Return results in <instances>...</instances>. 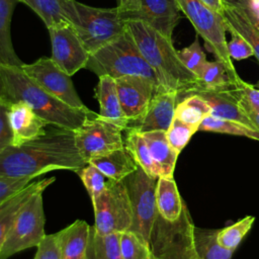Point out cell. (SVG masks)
<instances>
[{"label":"cell","instance_id":"6da1fadb","mask_svg":"<svg viewBox=\"0 0 259 259\" xmlns=\"http://www.w3.org/2000/svg\"><path fill=\"white\" fill-rule=\"evenodd\" d=\"M87 163L79 154L74 131L56 127L20 146L0 153V176L34 177L53 170L77 172Z\"/></svg>","mask_w":259,"mask_h":259},{"label":"cell","instance_id":"7a4b0ae2","mask_svg":"<svg viewBox=\"0 0 259 259\" xmlns=\"http://www.w3.org/2000/svg\"><path fill=\"white\" fill-rule=\"evenodd\" d=\"M0 77L6 99L26 103L48 124L76 131L93 112L66 104L28 77L21 67L0 64Z\"/></svg>","mask_w":259,"mask_h":259},{"label":"cell","instance_id":"3957f363","mask_svg":"<svg viewBox=\"0 0 259 259\" xmlns=\"http://www.w3.org/2000/svg\"><path fill=\"white\" fill-rule=\"evenodd\" d=\"M127 28L166 90L177 91L180 98L200 85L199 79L181 62L171 38L141 20H127Z\"/></svg>","mask_w":259,"mask_h":259},{"label":"cell","instance_id":"277c9868","mask_svg":"<svg viewBox=\"0 0 259 259\" xmlns=\"http://www.w3.org/2000/svg\"><path fill=\"white\" fill-rule=\"evenodd\" d=\"M85 69L98 77L103 75L113 79L125 76L140 77L153 83L158 91L166 90L154 69L142 55L127 24L123 33L89 55Z\"/></svg>","mask_w":259,"mask_h":259},{"label":"cell","instance_id":"5b68a950","mask_svg":"<svg viewBox=\"0 0 259 259\" xmlns=\"http://www.w3.org/2000/svg\"><path fill=\"white\" fill-rule=\"evenodd\" d=\"M63 11L89 54L113 40L126 29L127 21L115 8H96L76 0H60Z\"/></svg>","mask_w":259,"mask_h":259},{"label":"cell","instance_id":"8992f818","mask_svg":"<svg viewBox=\"0 0 259 259\" xmlns=\"http://www.w3.org/2000/svg\"><path fill=\"white\" fill-rule=\"evenodd\" d=\"M176 2L180 11L193 25L197 35L202 37L207 50L225 65L230 77L234 80L240 78L228 53L227 27L223 16L201 0H176Z\"/></svg>","mask_w":259,"mask_h":259},{"label":"cell","instance_id":"52a82bcc","mask_svg":"<svg viewBox=\"0 0 259 259\" xmlns=\"http://www.w3.org/2000/svg\"><path fill=\"white\" fill-rule=\"evenodd\" d=\"M46 188L37 190L19 210L1 248L0 259L31 247H37L46 237L45 210L42 194Z\"/></svg>","mask_w":259,"mask_h":259},{"label":"cell","instance_id":"ba28073f","mask_svg":"<svg viewBox=\"0 0 259 259\" xmlns=\"http://www.w3.org/2000/svg\"><path fill=\"white\" fill-rule=\"evenodd\" d=\"M193 226L185 202L180 218L173 223L158 215L150 243L155 259H199L193 246Z\"/></svg>","mask_w":259,"mask_h":259},{"label":"cell","instance_id":"9c48e42d","mask_svg":"<svg viewBox=\"0 0 259 259\" xmlns=\"http://www.w3.org/2000/svg\"><path fill=\"white\" fill-rule=\"evenodd\" d=\"M156 178L150 177L141 167L122 181L126 188L133 210V224L130 231L151 243L153 229L158 219L156 203Z\"/></svg>","mask_w":259,"mask_h":259},{"label":"cell","instance_id":"30bf717a","mask_svg":"<svg viewBox=\"0 0 259 259\" xmlns=\"http://www.w3.org/2000/svg\"><path fill=\"white\" fill-rule=\"evenodd\" d=\"M94 230L99 235L123 233L133 224V210L123 181L107 179L106 187L92 200Z\"/></svg>","mask_w":259,"mask_h":259},{"label":"cell","instance_id":"8fae6325","mask_svg":"<svg viewBox=\"0 0 259 259\" xmlns=\"http://www.w3.org/2000/svg\"><path fill=\"white\" fill-rule=\"evenodd\" d=\"M123 130L92 112L83 124L74 131L76 148L88 164L95 157L109 154L124 147Z\"/></svg>","mask_w":259,"mask_h":259},{"label":"cell","instance_id":"7c38bea8","mask_svg":"<svg viewBox=\"0 0 259 259\" xmlns=\"http://www.w3.org/2000/svg\"><path fill=\"white\" fill-rule=\"evenodd\" d=\"M22 71L48 92L79 109L87 108L79 97L71 76L64 72L52 58H39L31 64H23Z\"/></svg>","mask_w":259,"mask_h":259},{"label":"cell","instance_id":"4fadbf2b","mask_svg":"<svg viewBox=\"0 0 259 259\" xmlns=\"http://www.w3.org/2000/svg\"><path fill=\"white\" fill-rule=\"evenodd\" d=\"M52 59L69 76L85 68L89 53L70 22L59 23L48 27Z\"/></svg>","mask_w":259,"mask_h":259},{"label":"cell","instance_id":"5bb4252c","mask_svg":"<svg viewBox=\"0 0 259 259\" xmlns=\"http://www.w3.org/2000/svg\"><path fill=\"white\" fill-rule=\"evenodd\" d=\"M179 7L176 0H139L135 11L121 14L127 21L141 20L172 39V33L179 21Z\"/></svg>","mask_w":259,"mask_h":259},{"label":"cell","instance_id":"9a60e30c","mask_svg":"<svg viewBox=\"0 0 259 259\" xmlns=\"http://www.w3.org/2000/svg\"><path fill=\"white\" fill-rule=\"evenodd\" d=\"M115 82L119 102L128 122L141 118L155 93L159 92L153 83L140 77L125 76L115 79Z\"/></svg>","mask_w":259,"mask_h":259},{"label":"cell","instance_id":"2e32d148","mask_svg":"<svg viewBox=\"0 0 259 259\" xmlns=\"http://www.w3.org/2000/svg\"><path fill=\"white\" fill-rule=\"evenodd\" d=\"M178 101L179 94L177 91L163 90L155 93L144 115L137 120L130 121L127 127H133L140 133L167 132L174 119Z\"/></svg>","mask_w":259,"mask_h":259},{"label":"cell","instance_id":"e0dca14e","mask_svg":"<svg viewBox=\"0 0 259 259\" xmlns=\"http://www.w3.org/2000/svg\"><path fill=\"white\" fill-rule=\"evenodd\" d=\"M7 116L12 132L11 146H20L47 133L48 122L22 101L9 102Z\"/></svg>","mask_w":259,"mask_h":259},{"label":"cell","instance_id":"ac0fdd59","mask_svg":"<svg viewBox=\"0 0 259 259\" xmlns=\"http://www.w3.org/2000/svg\"><path fill=\"white\" fill-rule=\"evenodd\" d=\"M230 87L226 89H221V90H212V89H205L202 87H196L191 91H189L186 95L197 94L201 96L210 106L211 115L229 119V120L238 121L250 127L255 128L252 125L251 121L248 119V117L240 108L235 97L230 93V90H229Z\"/></svg>","mask_w":259,"mask_h":259},{"label":"cell","instance_id":"d6986e66","mask_svg":"<svg viewBox=\"0 0 259 259\" xmlns=\"http://www.w3.org/2000/svg\"><path fill=\"white\" fill-rule=\"evenodd\" d=\"M95 88V98L99 103V115L123 131L128 126V119L125 117L118 98L115 79L110 76H100Z\"/></svg>","mask_w":259,"mask_h":259},{"label":"cell","instance_id":"ffe728a7","mask_svg":"<svg viewBox=\"0 0 259 259\" xmlns=\"http://www.w3.org/2000/svg\"><path fill=\"white\" fill-rule=\"evenodd\" d=\"M55 177L44 178L41 180L32 181L17 193L10 196L0 204V248L11 229L19 210L23 207L26 201L41 188H48L54 181Z\"/></svg>","mask_w":259,"mask_h":259},{"label":"cell","instance_id":"44dd1931","mask_svg":"<svg viewBox=\"0 0 259 259\" xmlns=\"http://www.w3.org/2000/svg\"><path fill=\"white\" fill-rule=\"evenodd\" d=\"M90 226L77 220L57 233L61 259H86Z\"/></svg>","mask_w":259,"mask_h":259},{"label":"cell","instance_id":"7402d4cb","mask_svg":"<svg viewBox=\"0 0 259 259\" xmlns=\"http://www.w3.org/2000/svg\"><path fill=\"white\" fill-rule=\"evenodd\" d=\"M88 164L95 166L107 179L114 181H122L139 167L125 147L92 158Z\"/></svg>","mask_w":259,"mask_h":259},{"label":"cell","instance_id":"603a6c76","mask_svg":"<svg viewBox=\"0 0 259 259\" xmlns=\"http://www.w3.org/2000/svg\"><path fill=\"white\" fill-rule=\"evenodd\" d=\"M156 164L160 177H173L178 153L169 144L166 132L154 131L142 133Z\"/></svg>","mask_w":259,"mask_h":259},{"label":"cell","instance_id":"cb8c5ba5","mask_svg":"<svg viewBox=\"0 0 259 259\" xmlns=\"http://www.w3.org/2000/svg\"><path fill=\"white\" fill-rule=\"evenodd\" d=\"M223 18L227 30H233L243 36L251 46L254 56L259 62V30L245 11L236 4L223 1Z\"/></svg>","mask_w":259,"mask_h":259},{"label":"cell","instance_id":"d4e9b609","mask_svg":"<svg viewBox=\"0 0 259 259\" xmlns=\"http://www.w3.org/2000/svg\"><path fill=\"white\" fill-rule=\"evenodd\" d=\"M156 203L159 215L167 222L177 221L183 210L184 201L180 197L173 177H159L156 186Z\"/></svg>","mask_w":259,"mask_h":259},{"label":"cell","instance_id":"484cf974","mask_svg":"<svg viewBox=\"0 0 259 259\" xmlns=\"http://www.w3.org/2000/svg\"><path fill=\"white\" fill-rule=\"evenodd\" d=\"M19 0H0V64L21 67L11 38V19Z\"/></svg>","mask_w":259,"mask_h":259},{"label":"cell","instance_id":"4316f807","mask_svg":"<svg viewBox=\"0 0 259 259\" xmlns=\"http://www.w3.org/2000/svg\"><path fill=\"white\" fill-rule=\"evenodd\" d=\"M124 131H126V136L123 143L126 150L139 167H141L150 177L158 179L160 177L159 170L153 161L149 147L142 133L133 127H126Z\"/></svg>","mask_w":259,"mask_h":259},{"label":"cell","instance_id":"83f0119b","mask_svg":"<svg viewBox=\"0 0 259 259\" xmlns=\"http://www.w3.org/2000/svg\"><path fill=\"white\" fill-rule=\"evenodd\" d=\"M120 234L99 235L90 227L89 243L86 259H122L120 250Z\"/></svg>","mask_w":259,"mask_h":259},{"label":"cell","instance_id":"f1b7e54d","mask_svg":"<svg viewBox=\"0 0 259 259\" xmlns=\"http://www.w3.org/2000/svg\"><path fill=\"white\" fill-rule=\"evenodd\" d=\"M218 230H206L193 226L192 240L199 259H231L234 251L223 248L217 239Z\"/></svg>","mask_w":259,"mask_h":259},{"label":"cell","instance_id":"f546056e","mask_svg":"<svg viewBox=\"0 0 259 259\" xmlns=\"http://www.w3.org/2000/svg\"><path fill=\"white\" fill-rule=\"evenodd\" d=\"M229 90L252 125L259 132V90L241 78Z\"/></svg>","mask_w":259,"mask_h":259},{"label":"cell","instance_id":"4dcf8cb0","mask_svg":"<svg viewBox=\"0 0 259 259\" xmlns=\"http://www.w3.org/2000/svg\"><path fill=\"white\" fill-rule=\"evenodd\" d=\"M209 114H211V108L201 96L188 94L179 99L174 117L198 127L200 122Z\"/></svg>","mask_w":259,"mask_h":259},{"label":"cell","instance_id":"1f68e13d","mask_svg":"<svg viewBox=\"0 0 259 259\" xmlns=\"http://www.w3.org/2000/svg\"><path fill=\"white\" fill-rule=\"evenodd\" d=\"M198 131L241 136L259 142V132L257 130L250 127L246 124H243L241 122L217 117L211 114L207 115L200 122Z\"/></svg>","mask_w":259,"mask_h":259},{"label":"cell","instance_id":"d6a6232c","mask_svg":"<svg viewBox=\"0 0 259 259\" xmlns=\"http://www.w3.org/2000/svg\"><path fill=\"white\" fill-rule=\"evenodd\" d=\"M238 79L236 80L232 79L225 65L221 61L215 60V61L207 62L199 78L200 85L197 87H202L205 89H212V90H221V89L229 88Z\"/></svg>","mask_w":259,"mask_h":259},{"label":"cell","instance_id":"836d02e7","mask_svg":"<svg viewBox=\"0 0 259 259\" xmlns=\"http://www.w3.org/2000/svg\"><path fill=\"white\" fill-rule=\"evenodd\" d=\"M31 8L44 21L47 27L69 22L60 0H19Z\"/></svg>","mask_w":259,"mask_h":259},{"label":"cell","instance_id":"e575fe53","mask_svg":"<svg viewBox=\"0 0 259 259\" xmlns=\"http://www.w3.org/2000/svg\"><path fill=\"white\" fill-rule=\"evenodd\" d=\"M254 221V217L247 215L232 226L218 230L217 239L219 244L227 250L235 251L245 235L251 230Z\"/></svg>","mask_w":259,"mask_h":259},{"label":"cell","instance_id":"d590c367","mask_svg":"<svg viewBox=\"0 0 259 259\" xmlns=\"http://www.w3.org/2000/svg\"><path fill=\"white\" fill-rule=\"evenodd\" d=\"M122 259H155L151 245L133 231L120 234Z\"/></svg>","mask_w":259,"mask_h":259},{"label":"cell","instance_id":"8d00e7d4","mask_svg":"<svg viewBox=\"0 0 259 259\" xmlns=\"http://www.w3.org/2000/svg\"><path fill=\"white\" fill-rule=\"evenodd\" d=\"M177 53L184 66L199 79L208 61L200 47L198 37L196 36L190 46L177 51Z\"/></svg>","mask_w":259,"mask_h":259},{"label":"cell","instance_id":"74e56055","mask_svg":"<svg viewBox=\"0 0 259 259\" xmlns=\"http://www.w3.org/2000/svg\"><path fill=\"white\" fill-rule=\"evenodd\" d=\"M198 131L197 126L185 123L174 117L171 125L166 132V137L171 147L179 154L188 144L194 133Z\"/></svg>","mask_w":259,"mask_h":259},{"label":"cell","instance_id":"f35d334b","mask_svg":"<svg viewBox=\"0 0 259 259\" xmlns=\"http://www.w3.org/2000/svg\"><path fill=\"white\" fill-rule=\"evenodd\" d=\"M82 180L91 201L96 198L106 187V177L93 165L87 164L76 172Z\"/></svg>","mask_w":259,"mask_h":259},{"label":"cell","instance_id":"ab89813d","mask_svg":"<svg viewBox=\"0 0 259 259\" xmlns=\"http://www.w3.org/2000/svg\"><path fill=\"white\" fill-rule=\"evenodd\" d=\"M33 179L34 177L0 176V204L32 182Z\"/></svg>","mask_w":259,"mask_h":259},{"label":"cell","instance_id":"60d3db41","mask_svg":"<svg viewBox=\"0 0 259 259\" xmlns=\"http://www.w3.org/2000/svg\"><path fill=\"white\" fill-rule=\"evenodd\" d=\"M229 32L232 35L231 40L228 42V53L231 59L241 61L254 56L251 46L243 36L233 30H230Z\"/></svg>","mask_w":259,"mask_h":259},{"label":"cell","instance_id":"b9f144b4","mask_svg":"<svg viewBox=\"0 0 259 259\" xmlns=\"http://www.w3.org/2000/svg\"><path fill=\"white\" fill-rule=\"evenodd\" d=\"M33 259H61L57 233L46 235L37 245V250Z\"/></svg>","mask_w":259,"mask_h":259},{"label":"cell","instance_id":"7bdbcfd3","mask_svg":"<svg viewBox=\"0 0 259 259\" xmlns=\"http://www.w3.org/2000/svg\"><path fill=\"white\" fill-rule=\"evenodd\" d=\"M9 100L0 99V153L12 144V132L8 122Z\"/></svg>","mask_w":259,"mask_h":259},{"label":"cell","instance_id":"ee69618b","mask_svg":"<svg viewBox=\"0 0 259 259\" xmlns=\"http://www.w3.org/2000/svg\"><path fill=\"white\" fill-rule=\"evenodd\" d=\"M223 1L233 3L241 7L259 30V10L251 6L249 0H222V2Z\"/></svg>","mask_w":259,"mask_h":259},{"label":"cell","instance_id":"f6af8a7d","mask_svg":"<svg viewBox=\"0 0 259 259\" xmlns=\"http://www.w3.org/2000/svg\"><path fill=\"white\" fill-rule=\"evenodd\" d=\"M139 0H118L117 9L121 14L133 12L137 9Z\"/></svg>","mask_w":259,"mask_h":259},{"label":"cell","instance_id":"bcb514c9","mask_svg":"<svg viewBox=\"0 0 259 259\" xmlns=\"http://www.w3.org/2000/svg\"><path fill=\"white\" fill-rule=\"evenodd\" d=\"M203 3H205L208 7H210L212 10L218 12L219 14H223L224 6L222 0H201Z\"/></svg>","mask_w":259,"mask_h":259},{"label":"cell","instance_id":"7dc6e473","mask_svg":"<svg viewBox=\"0 0 259 259\" xmlns=\"http://www.w3.org/2000/svg\"><path fill=\"white\" fill-rule=\"evenodd\" d=\"M0 99H6L5 97V93H4V88H3V83L0 77Z\"/></svg>","mask_w":259,"mask_h":259},{"label":"cell","instance_id":"c3c4849f","mask_svg":"<svg viewBox=\"0 0 259 259\" xmlns=\"http://www.w3.org/2000/svg\"><path fill=\"white\" fill-rule=\"evenodd\" d=\"M251 6H253L254 8L259 10V0H249Z\"/></svg>","mask_w":259,"mask_h":259},{"label":"cell","instance_id":"681fc988","mask_svg":"<svg viewBox=\"0 0 259 259\" xmlns=\"http://www.w3.org/2000/svg\"><path fill=\"white\" fill-rule=\"evenodd\" d=\"M254 86H255V87H256V88L259 90V80H258V82H257V83H256Z\"/></svg>","mask_w":259,"mask_h":259}]
</instances>
